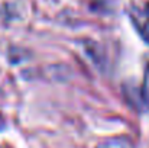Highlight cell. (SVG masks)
<instances>
[{
  "label": "cell",
  "mask_w": 149,
  "mask_h": 148,
  "mask_svg": "<svg viewBox=\"0 0 149 148\" xmlns=\"http://www.w3.org/2000/svg\"><path fill=\"white\" fill-rule=\"evenodd\" d=\"M96 148H133V145L132 141L127 140L126 137H116V138L104 140Z\"/></svg>",
  "instance_id": "1"
},
{
  "label": "cell",
  "mask_w": 149,
  "mask_h": 148,
  "mask_svg": "<svg viewBox=\"0 0 149 148\" xmlns=\"http://www.w3.org/2000/svg\"><path fill=\"white\" fill-rule=\"evenodd\" d=\"M142 97L143 102L149 105V65L146 68V73H145V81H143V87H142Z\"/></svg>",
  "instance_id": "2"
}]
</instances>
